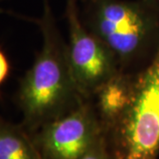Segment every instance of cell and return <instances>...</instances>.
<instances>
[{
    "mask_svg": "<svg viewBox=\"0 0 159 159\" xmlns=\"http://www.w3.org/2000/svg\"><path fill=\"white\" fill-rule=\"evenodd\" d=\"M36 22L43 35V45L17 92L24 128L29 133H34L87 99L75 82L66 43L57 29L48 0H43V12Z\"/></svg>",
    "mask_w": 159,
    "mask_h": 159,
    "instance_id": "6da1fadb",
    "label": "cell"
},
{
    "mask_svg": "<svg viewBox=\"0 0 159 159\" xmlns=\"http://www.w3.org/2000/svg\"><path fill=\"white\" fill-rule=\"evenodd\" d=\"M80 17L109 49L120 72L135 74L159 46V9L143 0H81Z\"/></svg>",
    "mask_w": 159,
    "mask_h": 159,
    "instance_id": "7a4b0ae2",
    "label": "cell"
},
{
    "mask_svg": "<svg viewBox=\"0 0 159 159\" xmlns=\"http://www.w3.org/2000/svg\"><path fill=\"white\" fill-rule=\"evenodd\" d=\"M115 159L159 156V46L150 61L134 74L129 105L106 131Z\"/></svg>",
    "mask_w": 159,
    "mask_h": 159,
    "instance_id": "3957f363",
    "label": "cell"
},
{
    "mask_svg": "<svg viewBox=\"0 0 159 159\" xmlns=\"http://www.w3.org/2000/svg\"><path fill=\"white\" fill-rule=\"evenodd\" d=\"M33 134L43 159H80L106 133L91 99H84Z\"/></svg>",
    "mask_w": 159,
    "mask_h": 159,
    "instance_id": "277c9868",
    "label": "cell"
},
{
    "mask_svg": "<svg viewBox=\"0 0 159 159\" xmlns=\"http://www.w3.org/2000/svg\"><path fill=\"white\" fill-rule=\"evenodd\" d=\"M66 17L70 67L80 94L90 99L100 86L120 70L108 48L84 25L79 0H66Z\"/></svg>",
    "mask_w": 159,
    "mask_h": 159,
    "instance_id": "5b68a950",
    "label": "cell"
},
{
    "mask_svg": "<svg viewBox=\"0 0 159 159\" xmlns=\"http://www.w3.org/2000/svg\"><path fill=\"white\" fill-rule=\"evenodd\" d=\"M133 83L134 74L119 72L100 86L90 98L105 133L129 105Z\"/></svg>",
    "mask_w": 159,
    "mask_h": 159,
    "instance_id": "8992f818",
    "label": "cell"
},
{
    "mask_svg": "<svg viewBox=\"0 0 159 159\" xmlns=\"http://www.w3.org/2000/svg\"><path fill=\"white\" fill-rule=\"evenodd\" d=\"M0 159H43L23 126L0 119Z\"/></svg>",
    "mask_w": 159,
    "mask_h": 159,
    "instance_id": "52a82bcc",
    "label": "cell"
},
{
    "mask_svg": "<svg viewBox=\"0 0 159 159\" xmlns=\"http://www.w3.org/2000/svg\"><path fill=\"white\" fill-rule=\"evenodd\" d=\"M80 159H115L106 138V134Z\"/></svg>",
    "mask_w": 159,
    "mask_h": 159,
    "instance_id": "ba28073f",
    "label": "cell"
},
{
    "mask_svg": "<svg viewBox=\"0 0 159 159\" xmlns=\"http://www.w3.org/2000/svg\"><path fill=\"white\" fill-rule=\"evenodd\" d=\"M10 63L8 58L4 53V51L0 49V87L6 81L10 74Z\"/></svg>",
    "mask_w": 159,
    "mask_h": 159,
    "instance_id": "9c48e42d",
    "label": "cell"
},
{
    "mask_svg": "<svg viewBox=\"0 0 159 159\" xmlns=\"http://www.w3.org/2000/svg\"><path fill=\"white\" fill-rule=\"evenodd\" d=\"M143 1L159 9V0H143Z\"/></svg>",
    "mask_w": 159,
    "mask_h": 159,
    "instance_id": "30bf717a",
    "label": "cell"
},
{
    "mask_svg": "<svg viewBox=\"0 0 159 159\" xmlns=\"http://www.w3.org/2000/svg\"><path fill=\"white\" fill-rule=\"evenodd\" d=\"M4 12H9V11H6L5 10H3L2 8H0V13H4Z\"/></svg>",
    "mask_w": 159,
    "mask_h": 159,
    "instance_id": "8fae6325",
    "label": "cell"
}]
</instances>
